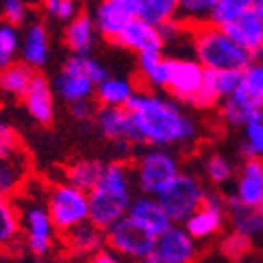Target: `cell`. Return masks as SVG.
<instances>
[{
	"mask_svg": "<svg viewBox=\"0 0 263 263\" xmlns=\"http://www.w3.org/2000/svg\"><path fill=\"white\" fill-rule=\"evenodd\" d=\"M137 143L149 147H183L198 139V122L183 112L179 101L152 91H137L126 105Z\"/></svg>",
	"mask_w": 263,
	"mask_h": 263,
	"instance_id": "1",
	"label": "cell"
},
{
	"mask_svg": "<svg viewBox=\"0 0 263 263\" xmlns=\"http://www.w3.org/2000/svg\"><path fill=\"white\" fill-rule=\"evenodd\" d=\"M135 175L133 166L114 160L103 164L101 179L93 192H89V221L99 230L107 232L126 217L128 206L133 202Z\"/></svg>",
	"mask_w": 263,
	"mask_h": 263,
	"instance_id": "2",
	"label": "cell"
},
{
	"mask_svg": "<svg viewBox=\"0 0 263 263\" xmlns=\"http://www.w3.org/2000/svg\"><path fill=\"white\" fill-rule=\"evenodd\" d=\"M192 49L204 70H240L245 72L253 63V53L242 49L234 42L223 28H217L211 24H200L192 28Z\"/></svg>",
	"mask_w": 263,
	"mask_h": 263,
	"instance_id": "3",
	"label": "cell"
},
{
	"mask_svg": "<svg viewBox=\"0 0 263 263\" xmlns=\"http://www.w3.org/2000/svg\"><path fill=\"white\" fill-rule=\"evenodd\" d=\"M45 202L59 236L89 221V192H82L65 179L49 185Z\"/></svg>",
	"mask_w": 263,
	"mask_h": 263,
	"instance_id": "4",
	"label": "cell"
},
{
	"mask_svg": "<svg viewBox=\"0 0 263 263\" xmlns=\"http://www.w3.org/2000/svg\"><path fill=\"white\" fill-rule=\"evenodd\" d=\"M206 194L209 190L196 175L181 171L168 185H164L156 194V198L171 217V221L175 226H183L187 217L202 206V202L206 200Z\"/></svg>",
	"mask_w": 263,
	"mask_h": 263,
	"instance_id": "5",
	"label": "cell"
},
{
	"mask_svg": "<svg viewBox=\"0 0 263 263\" xmlns=\"http://www.w3.org/2000/svg\"><path fill=\"white\" fill-rule=\"evenodd\" d=\"M19 206V217H21V236L24 242L30 249V253L42 257L53 251L59 232L49 215L47 202L40 198H24Z\"/></svg>",
	"mask_w": 263,
	"mask_h": 263,
	"instance_id": "6",
	"label": "cell"
},
{
	"mask_svg": "<svg viewBox=\"0 0 263 263\" xmlns=\"http://www.w3.org/2000/svg\"><path fill=\"white\" fill-rule=\"evenodd\" d=\"M179 173V158L166 147H147L143 154L137 156L133 166L135 185L147 196H156Z\"/></svg>",
	"mask_w": 263,
	"mask_h": 263,
	"instance_id": "7",
	"label": "cell"
},
{
	"mask_svg": "<svg viewBox=\"0 0 263 263\" xmlns=\"http://www.w3.org/2000/svg\"><path fill=\"white\" fill-rule=\"evenodd\" d=\"M105 242L120 257L143 261L156 251L158 238L154 234H149L147 230H143L141 226H137L133 219L124 217L105 232Z\"/></svg>",
	"mask_w": 263,
	"mask_h": 263,
	"instance_id": "8",
	"label": "cell"
},
{
	"mask_svg": "<svg viewBox=\"0 0 263 263\" xmlns=\"http://www.w3.org/2000/svg\"><path fill=\"white\" fill-rule=\"evenodd\" d=\"M204 74L206 70L196 59L168 57L166 91L175 101L194 107L196 99L204 89Z\"/></svg>",
	"mask_w": 263,
	"mask_h": 263,
	"instance_id": "9",
	"label": "cell"
},
{
	"mask_svg": "<svg viewBox=\"0 0 263 263\" xmlns=\"http://www.w3.org/2000/svg\"><path fill=\"white\" fill-rule=\"evenodd\" d=\"M51 84L53 91L70 105L78 101H89L97 91V84L84 72L82 55H72L65 59L63 68L57 72Z\"/></svg>",
	"mask_w": 263,
	"mask_h": 263,
	"instance_id": "10",
	"label": "cell"
},
{
	"mask_svg": "<svg viewBox=\"0 0 263 263\" xmlns=\"http://www.w3.org/2000/svg\"><path fill=\"white\" fill-rule=\"evenodd\" d=\"M228 221V196L209 192L202 206L187 217L183 228L194 240H211L223 230Z\"/></svg>",
	"mask_w": 263,
	"mask_h": 263,
	"instance_id": "11",
	"label": "cell"
},
{
	"mask_svg": "<svg viewBox=\"0 0 263 263\" xmlns=\"http://www.w3.org/2000/svg\"><path fill=\"white\" fill-rule=\"evenodd\" d=\"M114 45L128 49L137 55H143V53H162L166 40H164L162 30L158 26L147 24V21L141 17H135L124 28V32L120 34V38L114 42Z\"/></svg>",
	"mask_w": 263,
	"mask_h": 263,
	"instance_id": "12",
	"label": "cell"
},
{
	"mask_svg": "<svg viewBox=\"0 0 263 263\" xmlns=\"http://www.w3.org/2000/svg\"><path fill=\"white\" fill-rule=\"evenodd\" d=\"M166 263H196L198 257V240H194L183 226H171L158 236L156 251Z\"/></svg>",
	"mask_w": 263,
	"mask_h": 263,
	"instance_id": "13",
	"label": "cell"
},
{
	"mask_svg": "<svg viewBox=\"0 0 263 263\" xmlns=\"http://www.w3.org/2000/svg\"><path fill=\"white\" fill-rule=\"evenodd\" d=\"M137 17V13L128 5L120 3V0H101L95 9V26L99 36H103L109 42H116L124 28Z\"/></svg>",
	"mask_w": 263,
	"mask_h": 263,
	"instance_id": "14",
	"label": "cell"
},
{
	"mask_svg": "<svg viewBox=\"0 0 263 263\" xmlns=\"http://www.w3.org/2000/svg\"><path fill=\"white\" fill-rule=\"evenodd\" d=\"M95 124L99 128V133L120 145H128V143H137L135 137V126H133V118H130L126 107H101L95 114Z\"/></svg>",
	"mask_w": 263,
	"mask_h": 263,
	"instance_id": "15",
	"label": "cell"
},
{
	"mask_svg": "<svg viewBox=\"0 0 263 263\" xmlns=\"http://www.w3.org/2000/svg\"><path fill=\"white\" fill-rule=\"evenodd\" d=\"M232 198L247 206H263V158H247L242 162Z\"/></svg>",
	"mask_w": 263,
	"mask_h": 263,
	"instance_id": "16",
	"label": "cell"
},
{
	"mask_svg": "<svg viewBox=\"0 0 263 263\" xmlns=\"http://www.w3.org/2000/svg\"><path fill=\"white\" fill-rule=\"evenodd\" d=\"M126 217L133 219L137 226H141L149 234H154L156 238L160 234H164L171 226H175L171 221V217L166 215V211L162 209V204L158 202L156 196H147V194H141L137 198H133Z\"/></svg>",
	"mask_w": 263,
	"mask_h": 263,
	"instance_id": "17",
	"label": "cell"
},
{
	"mask_svg": "<svg viewBox=\"0 0 263 263\" xmlns=\"http://www.w3.org/2000/svg\"><path fill=\"white\" fill-rule=\"evenodd\" d=\"M26 105V112L38 122V124H51L55 118V91L47 76L36 74L26 97L21 99Z\"/></svg>",
	"mask_w": 263,
	"mask_h": 263,
	"instance_id": "18",
	"label": "cell"
},
{
	"mask_svg": "<svg viewBox=\"0 0 263 263\" xmlns=\"http://www.w3.org/2000/svg\"><path fill=\"white\" fill-rule=\"evenodd\" d=\"M259 116H263V107L255 99H251L242 89L219 103V118L226 126L232 128H245L251 120Z\"/></svg>",
	"mask_w": 263,
	"mask_h": 263,
	"instance_id": "19",
	"label": "cell"
},
{
	"mask_svg": "<svg viewBox=\"0 0 263 263\" xmlns=\"http://www.w3.org/2000/svg\"><path fill=\"white\" fill-rule=\"evenodd\" d=\"M223 30L234 42H238L240 47L253 55H257L259 49L263 47V15L257 13L255 9L240 15L232 24L223 26Z\"/></svg>",
	"mask_w": 263,
	"mask_h": 263,
	"instance_id": "20",
	"label": "cell"
},
{
	"mask_svg": "<svg viewBox=\"0 0 263 263\" xmlns=\"http://www.w3.org/2000/svg\"><path fill=\"white\" fill-rule=\"evenodd\" d=\"M51 53V38L49 30L40 21H32L21 36V61L28 63L30 68L38 70L49 61Z\"/></svg>",
	"mask_w": 263,
	"mask_h": 263,
	"instance_id": "21",
	"label": "cell"
},
{
	"mask_svg": "<svg viewBox=\"0 0 263 263\" xmlns=\"http://www.w3.org/2000/svg\"><path fill=\"white\" fill-rule=\"evenodd\" d=\"M97 34L99 32L95 26V19L86 13H80L70 24H65L63 42L72 55H91L97 42Z\"/></svg>",
	"mask_w": 263,
	"mask_h": 263,
	"instance_id": "22",
	"label": "cell"
},
{
	"mask_svg": "<svg viewBox=\"0 0 263 263\" xmlns=\"http://www.w3.org/2000/svg\"><path fill=\"white\" fill-rule=\"evenodd\" d=\"M61 242H63L65 251H68L70 255L89 259L91 255H95L97 251L103 249L105 232L99 230L97 226H93L91 221H86V223L70 230L68 234H63L61 236Z\"/></svg>",
	"mask_w": 263,
	"mask_h": 263,
	"instance_id": "23",
	"label": "cell"
},
{
	"mask_svg": "<svg viewBox=\"0 0 263 263\" xmlns=\"http://www.w3.org/2000/svg\"><path fill=\"white\" fill-rule=\"evenodd\" d=\"M228 221L234 232L253 238L263 236V206H247L228 196Z\"/></svg>",
	"mask_w": 263,
	"mask_h": 263,
	"instance_id": "24",
	"label": "cell"
},
{
	"mask_svg": "<svg viewBox=\"0 0 263 263\" xmlns=\"http://www.w3.org/2000/svg\"><path fill=\"white\" fill-rule=\"evenodd\" d=\"M30 175V160L26 152L13 156V158H3L0 160V196L5 198H13L21 190H24Z\"/></svg>",
	"mask_w": 263,
	"mask_h": 263,
	"instance_id": "25",
	"label": "cell"
},
{
	"mask_svg": "<svg viewBox=\"0 0 263 263\" xmlns=\"http://www.w3.org/2000/svg\"><path fill=\"white\" fill-rule=\"evenodd\" d=\"M137 84L130 78L109 76L97 86L95 97L101 107H126L128 101L137 95Z\"/></svg>",
	"mask_w": 263,
	"mask_h": 263,
	"instance_id": "26",
	"label": "cell"
},
{
	"mask_svg": "<svg viewBox=\"0 0 263 263\" xmlns=\"http://www.w3.org/2000/svg\"><path fill=\"white\" fill-rule=\"evenodd\" d=\"M34 76H36L34 68H30V65L24 61H15V63L0 70V93L7 95V97L24 99Z\"/></svg>",
	"mask_w": 263,
	"mask_h": 263,
	"instance_id": "27",
	"label": "cell"
},
{
	"mask_svg": "<svg viewBox=\"0 0 263 263\" xmlns=\"http://www.w3.org/2000/svg\"><path fill=\"white\" fill-rule=\"evenodd\" d=\"M21 240V217L13 198L0 196V251L13 249Z\"/></svg>",
	"mask_w": 263,
	"mask_h": 263,
	"instance_id": "28",
	"label": "cell"
},
{
	"mask_svg": "<svg viewBox=\"0 0 263 263\" xmlns=\"http://www.w3.org/2000/svg\"><path fill=\"white\" fill-rule=\"evenodd\" d=\"M137 72H139V78L149 89H166L168 57H164L162 53L137 55Z\"/></svg>",
	"mask_w": 263,
	"mask_h": 263,
	"instance_id": "29",
	"label": "cell"
},
{
	"mask_svg": "<svg viewBox=\"0 0 263 263\" xmlns=\"http://www.w3.org/2000/svg\"><path fill=\"white\" fill-rule=\"evenodd\" d=\"M204 86H206V91L221 103L226 97L240 91V86H242V72L240 70H226V72L206 70Z\"/></svg>",
	"mask_w": 263,
	"mask_h": 263,
	"instance_id": "30",
	"label": "cell"
},
{
	"mask_svg": "<svg viewBox=\"0 0 263 263\" xmlns=\"http://www.w3.org/2000/svg\"><path fill=\"white\" fill-rule=\"evenodd\" d=\"M103 164L97 160H78L68 166L65 171V181H70L72 185L80 187L82 192H93L95 185L101 179Z\"/></svg>",
	"mask_w": 263,
	"mask_h": 263,
	"instance_id": "31",
	"label": "cell"
},
{
	"mask_svg": "<svg viewBox=\"0 0 263 263\" xmlns=\"http://www.w3.org/2000/svg\"><path fill=\"white\" fill-rule=\"evenodd\" d=\"M255 3H257V0H217L215 7L209 13L206 24L217 26V28H223V26L232 24L234 19H238L240 15L253 11Z\"/></svg>",
	"mask_w": 263,
	"mask_h": 263,
	"instance_id": "32",
	"label": "cell"
},
{
	"mask_svg": "<svg viewBox=\"0 0 263 263\" xmlns=\"http://www.w3.org/2000/svg\"><path fill=\"white\" fill-rule=\"evenodd\" d=\"M21 53V34L13 24H0V70L15 63V57Z\"/></svg>",
	"mask_w": 263,
	"mask_h": 263,
	"instance_id": "33",
	"label": "cell"
},
{
	"mask_svg": "<svg viewBox=\"0 0 263 263\" xmlns=\"http://www.w3.org/2000/svg\"><path fill=\"white\" fill-rule=\"evenodd\" d=\"M204 177L213 183V185H226L228 181L234 179V166L232 162L223 156V154H217V152H213V154H209L204 158Z\"/></svg>",
	"mask_w": 263,
	"mask_h": 263,
	"instance_id": "34",
	"label": "cell"
},
{
	"mask_svg": "<svg viewBox=\"0 0 263 263\" xmlns=\"http://www.w3.org/2000/svg\"><path fill=\"white\" fill-rule=\"evenodd\" d=\"M217 0H179V21L185 26H200L206 24L209 13Z\"/></svg>",
	"mask_w": 263,
	"mask_h": 263,
	"instance_id": "35",
	"label": "cell"
},
{
	"mask_svg": "<svg viewBox=\"0 0 263 263\" xmlns=\"http://www.w3.org/2000/svg\"><path fill=\"white\" fill-rule=\"evenodd\" d=\"M253 249V240L245 234L240 232H230L221 238V242H219V251H221V255L230 261H240L245 259Z\"/></svg>",
	"mask_w": 263,
	"mask_h": 263,
	"instance_id": "36",
	"label": "cell"
},
{
	"mask_svg": "<svg viewBox=\"0 0 263 263\" xmlns=\"http://www.w3.org/2000/svg\"><path fill=\"white\" fill-rule=\"evenodd\" d=\"M242 152L247 158H263V116L251 120L245 128Z\"/></svg>",
	"mask_w": 263,
	"mask_h": 263,
	"instance_id": "37",
	"label": "cell"
},
{
	"mask_svg": "<svg viewBox=\"0 0 263 263\" xmlns=\"http://www.w3.org/2000/svg\"><path fill=\"white\" fill-rule=\"evenodd\" d=\"M240 89L263 107V61H253L242 72V86Z\"/></svg>",
	"mask_w": 263,
	"mask_h": 263,
	"instance_id": "38",
	"label": "cell"
},
{
	"mask_svg": "<svg viewBox=\"0 0 263 263\" xmlns=\"http://www.w3.org/2000/svg\"><path fill=\"white\" fill-rule=\"evenodd\" d=\"M21 152H24V143H21L19 133L5 118H0V160L13 158Z\"/></svg>",
	"mask_w": 263,
	"mask_h": 263,
	"instance_id": "39",
	"label": "cell"
},
{
	"mask_svg": "<svg viewBox=\"0 0 263 263\" xmlns=\"http://www.w3.org/2000/svg\"><path fill=\"white\" fill-rule=\"evenodd\" d=\"M3 17L7 24L19 26L28 17V5L26 0H3Z\"/></svg>",
	"mask_w": 263,
	"mask_h": 263,
	"instance_id": "40",
	"label": "cell"
},
{
	"mask_svg": "<svg viewBox=\"0 0 263 263\" xmlns=\"http://www.w3.org/2000/svg\"><path fill=\"white\" fill-rule=\"evenodd\" d=\"M80 13H82L80 0H63V3L59 5V9H57V13H55V17H57L59 21H65V24H70V21L76 19Z\"/></svg>",
	"mask_w": 263,
	"mask_h": 263,
	"instance_id": "41",
	"label": "cell"
},
{
	"mask_svg": "<svg viewBox=\"0 0 263 263\" xmlns=\"http://www.w3.org/2000/svg\"><path fill=\"white\" fill-rule=\"evenodd\" d=\"M70 114L76 118V120H89L91 116H95L97 114V109H95V105L91 103V99L89 101H78V103H72L70 105Z\"/></svg>",
	"mask_w": 263,
	"mask_h": 263,
	"instance_id": "42",
	"label": "cell"
},
{
	"mask_svg": "<svg viewBox=\"0 0 263 263\" xmlns=\"http://www.w3.org/2000/svg\"><path fill=\"white\" fill-rule=\"evenodd\" d=\"M86 263H124V261L112 249H101V251H97L95 255H91L89 259H86Z\"/></svg>",
	"mask_w": 263,
	"mask_h": 263,
	"instance_id": "43",
	"label": "cell"
},
{
	"mask_svg": "<svg viewBox=\"0 0 263 263\" xmlns=\"http://www.w3.org/2000/svg\"><path fill=\"white\" fill-rule=\"evenodd\" d=\"M61 3H63V0H42V9H45L49 15L55 17V13H57V9H59Z\"/></svg>",
	"mask_w": 263,
	"mask_h": 263,
	"instance_id": "44",
	"label": "cell"
},
{
	"mask_svg": "<svg viewBox=\"0 0 263 263\" xmlns=\"http://www.w3.org/2000/svg\"><path fill=\"white\" fill-rule=\"evenodd\" d=\"M139 263H166V261H164L162 257H158L156 253H152L149 257H145V259H143V261H139Z\"/></svg>",
	"mask_w": 263,
	"mask_h": 263,
	"instance_id": "45",
	"label": "cell"
},
{
	"mask_svg": "<svg viewBox=\"0 0 263 263\" xmlns=\"http://www.w3.org/2000/svg\"><path fill=\"white\" fill-rule=\"evenodd\" d=\"M120 3L128 5V7H130V9H133L135 13H139V7H141V0H120Z\"/></svg>",
	"mask_w": 263,
	"mask_h": 263,
	"instance_id": "46",
	"label": "cell"
},
{
	"mask_svg": "<svg viewBox=\"0 0 263 263\" xmlns=\"http://www.w3.org/2000/svg\"><path fill=\"white\" fill-rule=\"evenodd\" d=\"M255 11L263 15V0H257V3H255Z\"/></svg>",
	"mask_w": 263,
	"mask_h": 263,
	"instance_id": "47",
	"label": "cell"
},
{
	"mask_svg": "<svg viewBox=\"0 0 263 263\" xmlns=\"http://www.w3.org/2000/svg\"><path fill=\"white\" fill-rule=\"evenodd\" d=\"M255 57H259V61H263V47H261V49H259V53H257V55H255Z\"/></svg>",
	"mask_w": 263,
	"mask_h": 263,
	"instance_id": "48",
	"label": "cell"
}]
</instances>
